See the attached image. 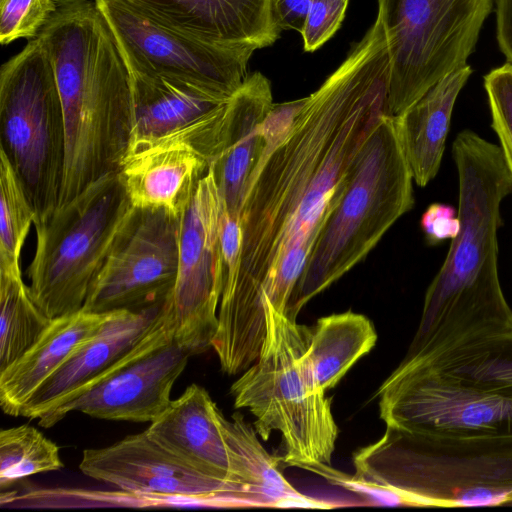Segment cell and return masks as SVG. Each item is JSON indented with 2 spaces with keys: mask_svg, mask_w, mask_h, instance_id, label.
Wrapping results in <instances>:
<instances>
[{
  "mask_svg": "<svg viewBox=\"0 0 512 512\" xmlns=\"http://www.w3.org/2000/svg\"><path fill=\"white\" fill-rule=\"evenodd\" d=\"M53 67L66 136L58 207L117 172L132 134L131 76L94 0H57L35 37Z\"/></svg>",
  "mask_w": 512,
  "mask_h": 512,
  "instance_id": "obj_3",
  "label": "cell"
},
{
  "mask_svg": "<svg viewBox=\"0 0 512 512\" xmlns=\"http://www.w3.org/2000/svg\"><path fill=\"white\" fill-rule=\"evenodd\" d=\"M472 72L469 65L456 70L393 117L413 180L420 187L426 186L439 171L454 104Z\"/></svg>",
  "mask_w": 512,
  "mask_h": 512,
  "instance_id": "obj_23",
  "label": "cell"
},
{
  "mask_svg": "<svg viewBox=\"0 0 512 512\" xmlns=\"http://www.w3.org/2000/svg\"><path fill=\"white\" fill-rule=\"evenodd\" d=\"M0 151L16 172L35 220L49 216L59 203L66 136L53 67L36 38L1 67Z\"/></svg>",
  "mask_w": 512,
  "mask_h": 512,
  "instance_id": "obj_8",
  "label": "cell"
},
{
  "mask_svg": "<svg viewBox=\"0 0 512 512\" xmlns=\"http://www.w3.org/2000/svg\"><path fill=\"white\" fill-rule=\"evenodd\" d=\"M496 34L500 50L512 64V0H496Z\"/></svg>",
  "mask_w": 512,
  "mask_h": 512,
  "instance_id": "obj_35",
  "label": "cell"
},
{
  "mask_svg": "<svg viewBox=\"0 0 512 512\" xmlns=\"http://www.w3.org/2000/svg\"><path fill=\"white\" fill-rule=\"evenodd\" d=\"M129 71L132 94L129 150L176 140L191 145L212 163L221 150L231 97L188 81L134 68Z\"/></svg>",
  "mask_w": 512,
  "mask_h": 512,
  "instance_id": "obj_16",
  "label": "cell"
},
{
  "mask_svg": "<svg viewBox=\"0 0 512 512\" xmlns=\"http://www.w3.org/2000/svg\"><path fill=\"white\" fill-rule=\"evenodd\" d=\"M354 483L416 507L512 506V437L444 438L386 427L353 455Z\"/></svg>",
  "mask_w": 512,
  "mask_h": 512,
  "instance_id": "obj_4",
  "label": "cell"
},
{
  "mask_svg": "<svg viewBox=\"0 0 512 512\" xmlns=\"http://www.w3.org/2000/svg\"><path fill=\"white\" fill-rule=\"evenodd\" d=\"M50 321L22 275L0 274V371L32 346Z\"/></svg>",
  "mask_w": 512,
  "mask_h": 512,
  "instance_id": "obj_27",
  "label": "cell"
},
{
  "mask_svg": "<svg viewBox=\"0 0 512 512\" xmlns=\"http://www.w3.org/2000/svg\"><path fill=\"white\" fill-rule=\"evenodd\" d=\"M390 59L371 27L305 101L281 139L268 138L245 188L238 267L223 284L215 344L256 355L266 335L263 299L287 305L315 242L346 190L355 160L390 115Z\"/></svg>",
  "mask_w": 512,
  "mask_h": 512,
  "instance_id": "obj_1",
  "label": "cell"
},
{
  "mask_svg": "<svg viewBox=\"0 0 512 512\" xmlns=\"http://www.w3.org/2000/svg\"><path fill=\"white\" fill-rule=\"evenodd\" d=\"M496 0H378L390 59L389 113L396 117L467 65Z\"/></svg>",
  "mask_w": 512,
  "mask_h": 512,
  "instance_id": "obj_9",
  "label": "cell"
},
{
  "mask_svg": "<svg viewBox=\"0 0 512 512\" xmlns=\"http://www.w3.org/2000/svg\"><path fill=\"white\" fill-rule=\"evenodd\" d=\"M114 312L80 310L51 319L35 343L0 371V405L3 412L10 416H21L23 407L41 385L82 342L98 332Z\"/></svg>",
  "mask_w": 512,
  "mask_h": 512,
  "instance_id": "obj_22",
  "label": "cell"
},
{
  "mask_svg": "<svg viewBox=\"0 0 512 512\" xmlns=\"http://www.w3.org/2000/svg\"><path fill=\"white\" fill-rule=\"evenodd\" d=\"M264 310L261 353L232 384L234 406L254 415L262 440L281 434L285 464L322 472L331 465L338 427L331 398L317 387L305 358L309 328L269 304Z\"/></svg>",
  "mask_w": 512,
  "mask_h": 512,
  "instance_id": "obj_6",
  "label": "cell"
},
{
  "mask_svg": "<svg viewBox=\"0 0 512 512\" xmlns=\"http://www.w3.org/2000/svg\"><path fill=\"white\" fill-rule=\"evenodd\" d=\"M129 68L188 81L227 98L248 78L251 43L210 41L147 14L126 0H94Z\"/></svg>",
  "mask_w": 512,
  "mask_h": 512,
  "instance_id": "obj_10",
  "label": "cell"
},
{
  "mask_svg": "<svg viewBox=\"0 0 512 512\" xmlns=\"http://www.w3.org/2000/svg\"><path fill=\"white\" fill-rule=\"evenodd\" d=\"M210 167L191 145L166 140L130 149L117 173L134 208L181 217Z\"/></svg>",
  "mask_w": 512,
  "mask_h": 512,
  "instance_id": "obj_19",
  "label": "cell"
},
{
  "mask_svg": "<svg viewBox=\"0 0 512 512\" xmlns=\"http://www.w3.org/2000/svg\"><path fill=\"white\" fill-rule=\"evenodd\" d=\"M225 430L233 454L235 481L244 489L251 506L317 507V502L302 495L285 479L278 459L265 450L257 432L241 413L226 419Z\"/></svg>",
  "mask_w": 512,
  "mask_h": 512,
  "instance_id": "obj_25",
  "label": "cell"
},
{
  "mask_svg": "<svg viewBox=\"0 0 512 512\" xmlns=\"http://www.w3.org/2000/svg\"><path fill=\"white\" fill-rule=\"evenodd\" d=\"M401 363L512 398V331L406 354Z\"/></svg>",
  "mask_w": 512,
  "mask_h": 512,
  "instance_id": "obj_24",
  "label": "cell"
},
{
  "mask_svg": "<svg viewBox=\"0 0 512 512\" xmlns=\"http://www.w3.org/2000/svg\"><path fill=\"white\" fill-rule=\"evenodd\" d=\"M386 427L444 438L512 437V398L400 363L376 392Z\"/></svg>",
  "mask_w": 512,
  "mask_h": 512,
  "instance_id": "obj_12",
  "label": "cell"
},
{
  "mask_svg": "<svg viewBox=\"0 0 512 512\" xmlns=\"http://www.w3.org/2000/svg\"><path fill=\"white\" fill-rule=\"evenodd\" d=\"M376 341L374 325L363 314L347 311L318 319L308 329L305 352L317 387H334Z\"/></svg>",
  "mask_w": 512,
  "mask_h": 512,
  "instance_id": "obj_26",
  "label": "cell"
},
{
  "mask_svg": "<svg viewBox=\"0 0 512 512\" xmlns=\"http://www.w3.org/2000/svg\"><path fill=\"white\" fill-rule=\"evenodd\" d=\"M64 463L59 447L30 425L0 432V487L8 488L30 475L60 470Z\"/></svg>",
  "mask_w": 512,
  "mask_h": 512,
  "instance_id": "obj_29",
  "label": "cell"
},
{
  "mask_svg": "<svg viewBox=\"0 0 512 512\" xmlns=\"http://www.w3.org/2000/svg\"><path fill=\"white\" fill-rule=\"evenodd\" d=\"M147 14L198 37L220 43H251L259 49L278 40L269 0H126Z\"/></svg>",
  "mask_w": 512,
  "mask_h": 512,
  "instance_id": "obj_21",
  "label": "cell"
},
{
  "mask_svg": "<svg viewBox=\"0 0 512 512\" xmlns=\"http://www.w3.org/2000/svg\"><path fill=\"white\" fill-rule=\"evenodd\" d=\"M311 0H269L274 25L280 30L301 33Z\"/></svg>",
  "mask_w": 512,
  "mask_h": 512,
  "instance_id": "obj_34",
  "label": "cell"
},
{
  "mask_svg": "<svg viewBox=\"0 0 512 512\" xmlns=\"http://www.w3.org/2000/svg\"><path fill=\"white\" fill-rule=\"evenodd\" d=\"M421 228L430 244L453 239L460 228L458 213L449 205L431 204L421 218Z\"/></svg>",
  "mask_w": 512,
  "mask_h": 512,
  "instance_id": "obj_33",
  "label": "cell"
},
{
  "mask_svg": "<svg viewBox=\"0 0 512 512\" xmlns=\"http://www.w3.org/2000/svg\"><path fill=\"white\" fill-rule=\"evenodd\" d=\"M460 228L429 285L406 354L512 331V310L498 275L497 232L512 177L500 146L461 131L453 142Z\"/></svg>",
  "mask_w": 512,
  "mask_h": 512,
  "instance_id": "obj_2",
  "label": "cell"
},
{
  "mask_svg": "<svg viewBox=\"0 0 512 512\" xmlns=\"http://www.w3.org/2000/svg\"><path fill=\"white\" fill-rule=\"evenodd\" d=\"M35 217L16 172L0 151V274L22 275L20 255Z\"/></svg>",
  "mask_w": 512,
  "mask_h": 512,
  "instance_id": "obj_28",
  "label": "cell"
},
{
  "mask_svg": "<svg viewBox=\"0 0 512 512\" xmlns=\"http://www.w3.org/2000/svg\"><path fill=\"white\" fill-rule=\"evenodd\" d=\"M225 422L226 418L208 391L194 383L172 400L145 431L157 444L191 467L233 483L244 491L235 481Z\"/></svg>",
  "mask_w": 512,
  "mask_h": 512,
  "instance_id": "obj_17",
  "label": "cell"
},
{
  "mask_svg": "<svg viewBox=\"0 0 512 512\" xmlns=\"http://www.w3.org/2000/svg\"><path fill=\"white\" fill-rule=\"evenodd\" d=\"M273 105L270 81L260 72L248 76L228 102L221 150L211 167L232 219L239 220L246 184L266 148L264 124Z\"/></svg>",
  "mask_w": 512,
  "mask_h": 512,
  "instance_id": "obj_20",
  "label": "cell"
},
{
  "mask_svg": "<svg viewBox=\"0 0 512 512\" xmlns=\"http://www.w3.org/2000/svg\"><path fill=\"white\" fill-rule=\"evenodd\" d=\"M492 128L512 177V64L506 63L484 77Z\"/></svg>",
  "mask_w": 512,
  "mask_h": 512,
  "instance_id": "obj_31",
  "label": "cell"
},
{
  "mask_svg": "<svg viewBox=\"0 0 512 512\" xmlns=\"http://www.w3.org/2000/svg\"><path fill=\"white\" fill-rule=\"evenodd\" d=\"M56 8L57 0H0V42L35 38Z\"/></svg>",
  "mask_w": 512,
  "mask_h": 512,
  "instance_id": "obj_30",
  "label": "cell"
},
{
  "mask_svg": "<svg viewBox=\"0 0 512 512\" xmlns=\"http://www.w3.org/2000/svg\"><path fill=\"white\" fill-rule=\"evenodd\" d=\"M223 213L210 167L180 217L178 271L170 295L174 337L190 356L212 348L218 328L224 281Z\"/></svg>",
  "mask_w": 512,
  "mask_h": 512,
  "instance_id": "obj_13",
  "label": "cell"
},
{
  "mask_svg": "<svg viewBox=\"0 0 512 512\" xmlns=\"http://www.w3.org/2000/svg\"><path fill=\"white\" fill-rule=\"evenodd\" d=\"M189 353L174 337L169 298L145 335L74 399L38 419L49 428L77 411L104 420L152 422L170 405Z\"/></svg>",
  "mask_w": 512,
  "mask_h": 512,
  "instance_id": "obj_11",
  "label": "cell"
},
{
  "mask_svg": "<svg viewBox=\"0 0 512 512\" xmlns=\"http://www.w3.org/2000/svg\"><path fill=\"white\" fill-rule=\"evenodd\" d=\"M162 305L138 311H115L41 385L23 407L21 416L38 420L78 396L145 335Z\"/></svg>",
  "mask_w": 512,
  "mask_h": 512,
  "instance_id": "obj_18",
  "label": "cell"
},
{
  "mask_svg": "<svg viewBox=\"0 0 512 512\" xmlns=\"http://www.w3.org/2000/svg\"><path fill=\"white\" fill-rule=\"evenodd\" d=\"M349 0H311L301 31L304 50L313 52L340 28Z\"/></svg>",
  "mask_w": 512,
  "mask_h": 512,
  "instance_id": "obj_32",
  "label": "cell"
},
{
  "mask_svg": "<svg viewBox=\"0 0 512 512\" xmlns=\"http://www.w3.org/2000/svg\"><path fill=\"white\" fill-rule=\"evenodd\" d=\"M413 177L394 118L384 115L358 154L340 203L324 224L285 309L291 320L363 260L414 204Z\"/></svg>",
  "mask_w": 512,
  "mask_h": 512,
  "instance_id": "obj_5",
  "label": "cell"
},
{
  "mask_svg": "<svg viewBox=\"0 0 512 512\" xmlns=\"http://www.w3.org/2000/svg\"><path fill=\"white\" fill-rule=\"evenodd\" d=\"M135 208L118 173H109L49 216L34 220L36 245L26 274L48 318L82 310L91 284Z\"/></svg>",
  "mask_w": 512,
  "mask_h": 512,
  "instance_id": "obj_7",
  "label": "cell"
},
{
  "mask_svg": "<svg viewBox=\"0 0 512 512\" xmlns=\"http://www.w3.org/2000/svg\"><path fill=\"white\" fill-rule=\"evenodd\" d=\"M79 469L128 493L250 506L240 487L201 473L157 444L146 431L84 450Z\"/></svg>",
  "mask_w": 512,
  "mask_h": 512,
  "instance_id": "obj_15",
  "label": "cell"
},
{
  "mask_svg": "<svg viewBox=\"0 0 512 512\" xmlns=\"http://www.w3.org/2000/svg\"><path fill=\"white\" fill-rule=\"evenodd\" d=\"M180 217L136 209L94 279L82 310L138 311L163 304L178 271Z\"/></svg>",
  "mask_w": 512,
  "mask_h": 512,
  "instance_id": "obj_14",
  "label": "cell"
}]
</instances>
